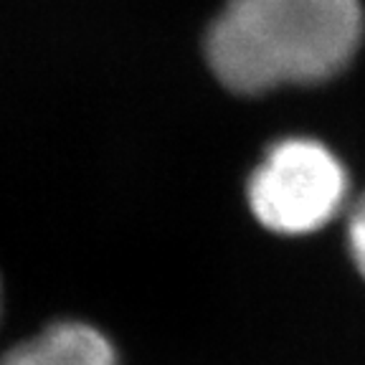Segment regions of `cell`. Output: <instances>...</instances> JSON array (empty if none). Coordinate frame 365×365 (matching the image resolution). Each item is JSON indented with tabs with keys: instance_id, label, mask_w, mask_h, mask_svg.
I'll list each match as a JSON object with an SVG mask.
<instances>
[{
	"instance_id": "1",
	"label": "cell",
	"mask_w": 365,
	"mask_h": 365,
	"mask_svg": "<svg viewBox=\"0 0 365 365\" xmlns=\"http://www.w3.org/2000/svg\"><path fill=\"white\" fill-rule=\"evenodd\" d=\"M360 0H228L205 36L226 89L262 94L337 76L363 43Z\"/></svg>"
},
{
	"instance_id": "2",
	"label": "cell",
	"mask_w": 365,
	"mask_h": 365,
	"mask_svg": "<svg viewBox=\"0 0 365 365\" xmlns=\"http://www.w3.org/2000/svg\"><path fill=\"white\" fill-rule=\"evenodd\" d=\"M348 170L327 145L289 137L269 148L249 180L251 213L264 228L304 236L327 226L348 203Z\"/></svg>"
},
{
	"instance_id": "3",
	"label": "cell",
	"mask_w": 365,
	"mask_h": 365,
	"mask_svg": "<svg viewBox=\"0 0 365 365\" xmlns=\"http://www.w3.org/2000/svg\"><path fill=\"white\" fill-rule=\"evenodd\" d=\"M0 365H117V353L97 327L56 322L16 345Z\"/></svg>"
},
{
	"instance_id": "4",
	"label": "cell",
	"mask_w": 365,
	"mask_h": 365,
	"mask_svg": "<svg viewBox=\"0 0 365 365\" xmlns=\"http://www.w3.org/2000/svg\"><path fill=\"white\" fill-rule=\"evenodd\" d=\"M348 249L358 272L365 279V195L350 208L348 216Z\"/></svg>"
}]
</instances>
